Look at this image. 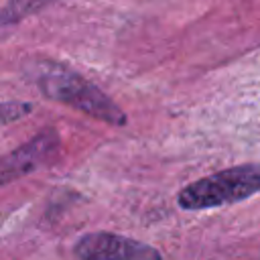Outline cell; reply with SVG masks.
<instances>
[{
    "instance_id": "cell-2",
    "label": "cell",
    "mask_w": 260,
    "mask_h": 260,
    "mask_svg": "<svg viewBox=\"0 0 260 260\" xmlns=\"http://www.w3.org/2000/svg\"><path fill=\"white\" fill-rule=\"evenodd\" d=\"M256 193H260V162H244L185 185L177 203L181 209L201 211L238 203Z\"/></svg>"
},
{
    "instance_id": "cell-6",
    "label": "cell",
    "mask_w": 260,
    "mask_h": 260,
    "mask_svg": "<svg viewBox=\"0 0 260 260\" xmlns=\"http://www.w3.org/2000/svg\"><path fill=\"white\" fill-rule=\"evenodd\" d=\"M32 104L24 102V100H8V102H0V128L10 126L18 120H24L30 112H32Z\"/></svg>"
},
{
    "instance_id": "cell-4",
    "label": "cell",
    "mask_w": 260,
    "mask_h": 260,
    "mask_svg": "<svg viewBox=\"0 0 260 260\" xmlns=\"http://www.w3.org/2000/svg\"><path fill=\"white\" fill-rule=\"evenodd\" d=\"M73 254L77 260H162L154 246L114 232L81 236L73 246Z\"/></svg>"
},
{
    "instance_id": "cell-3",
    "label": "cell",
    "mask_w": 260,
    "mask_h": 260,
    "mask_svg": "<svg viewBox=\"0 0 260 260\" xmlns=\"http://www.w3.org/2000/svg\"><path fill=\"white\" fill-rule=\"evenodd\" d=\"M61 148V138L55 128H45L30 140L0 156V187L10 185L55 160Z\"/></svg>"
},
{
    "instance_id": "cell-1",
    "label": "cell",
    "mask_w": 260,
    "mask_h": 260,
    "mask_svg": "<svg viewBox=\"0 0 260 260\" xmlns=\"http://www.w3.org/2000/svg\"><path fill=\"white\" fill-rule=\"evenodd\" d=\"M32 79L39 91L57 104L69 106L93 120L108 126H126V112L95 83L65 63L53 59H41L32 63Z\"/></svg>"
},
{
    "instance_id": "cell-5",
    "label": "cell",
    "mask_w": 260,
    "mask_h": 260,
    "mask_svg": "<svg viewBox=\"0 0 260 260\" xmlns=\"http://www.w3.org/2000/svg\"><path fill=\"white\" fill-rule=\"evenodd\" d=\"M53 2H57V0H8L0 8V28L10 26L26 16H32L41 10H45Z\"/></svg>"
}]
</instances>
